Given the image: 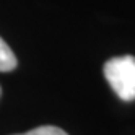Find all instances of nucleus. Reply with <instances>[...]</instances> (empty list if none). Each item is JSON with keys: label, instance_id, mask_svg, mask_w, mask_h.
Masks as SVG:
<instances>
[{"label": "nucleus", "instance_id": "obj_1", "mask_svg": "<svg viewBox=\"0 0 135 135\" xmlns=\"http://www.w3.org/2000/svg\"><path fill=\"white\" fill-rule=\"evenodd\" d=\"M104 76L122 101L135 99V57H112L104 64Z\"/></svg>", "mask_w": 135, "mask_h": 135}, {"label": "nucleus", "instance_id": "obj_2", "mask_svg": "<svg viewBox=\"0 0 135 135\" xmlns=\"http://www.w3.org/2000/svg\"><path fill=\"white\" fill-rule=\"evenodd\" d=\"M16 65H18V60H16L13 51L0 37V72H12L16 69Z\"/></svg>", "mask_w": 135, "mask_h": 135}, {"label": "nucleus", "instance_id": "obj_3", "mask_svg": "<svg viewBox=\"0 0 135 135\" xmlns=\"http://www.w3.org/2000/svg\"><path fill=\"white\" fill-rule=\"evenodd\" d=\"M16 135H69V133L59 127H54V125H41V127H36L30 132L16 133Z\"/></svg>", "mask_w": 135, "mask_h": 135}, {"label": "nucleus", "instance_id": "obj_4", "mask_svg": "<svg viewBox=\"0 0 135 135\" xmlns=\"http://www.w3.org/2000/svg\"><path fill=\"white\" fill-rule=\"evenodd\" d=\"M0 96H2V88H0Z\"/></svg>", "mask_w": 135, "mask_h": 135}]
</instances>
